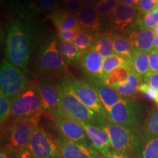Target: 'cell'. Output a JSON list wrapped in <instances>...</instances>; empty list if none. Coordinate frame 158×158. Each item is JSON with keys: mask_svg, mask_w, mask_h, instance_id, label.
I'll use <instances>...</instances> for the list:
<instances>
[{"mask_svg": "<svg viewBox=\"0 0 158 158\" xmlns=\"http://www.w3.org/2000/svg\"><path fill=\"white\" fill-rule=\"evenodd\" d=\"M31 37L29 26L17 19L12 20L7 28L5 59L15 68L26 71L30 61Z\"/></svg>", "mask_w": 158, "mask_h": 158, "instance_id": "1", "label": "cell"}, {"mask_svg": "<svg viewBox=\"0 0 158 158\" xmlns=\"http://www.w3.org/2000/svg\"><path fill=\"white\" fill-rule=\"evenodd\" d=\"M59 109L77 121L102 127L108 122L107 118L99 116L86 106L73 92L60 81L58 86Z\"/></svg>", "mask_w": 158, "mask_h": 158, "instance_id": "2", "label": "cell"}, {"mask_svg": "<svg viewBox=\"0 0 158 158\" xmlns=\"http://www.w3.org/2000/svg\"><path fill=\"white\" fill-rule=\"evenodd\" d=\"M44 114L40 93V83L29 81L21 93L11 100V114L13 119L39 118Z\"/></svg>", "mask_w": 158, "mask_h": 158, "instance_id": "3", "label": "cell"}, {"mask_svg": "<svg viewBox=\"0 0 158 158\" xmlns=\"http://www.w3.org/2000/svg\"><path fill=\"white\" fill-rule=\"evenodd\" d=\"M141 106L132 99H123L108 111V120L122 127L134 130L142 121Z\"/></svg>", "mask_w": 158, "mask_h": 158, "instance_id": "4", "label": "cell"}, {"mask_svg": "<svg viewBox=\"0 0 158 158\" xmlns=\"http://www.w3.org/2000/svg\"><path fill=\"white\" fill-rule=\"evenodd\" d=\"M61 81L71 92L94 113L108 119V113L98 92L91 84L77 80L73 77H64Z\"/></svg>", "mask_w": 158, "mask_h": 158, "instance_id": "5", "label": "cell"}, {"mask_svg": "<svg viewBox=\"0 0 158 158\" xmlns=\"http://www.w3.org/2000/svg\"><path fill=\"white\" fill-rule=\"evenodd\" d=\"M28 82L26 71L15 68L6 59H4L0 69L1 92L12 100L21 93Z\"/></svg>", "mask_w": 158, "mask_h": 158, "instance_id": "6", "label": "cell"}, {"mask_svg": "<svg viewBox=\"0 0 158 158\" xmlns=\"http://www.w3.org/2000/svg\"><path fill=\"white\" fill-rule=\"evenodd\" d=\"M102 128L109 135L111 147L114 151L128 155L138 152L139 143L133 130L109 121Z\"/></svg>", "mask_w": 158, "mask_h": 158, "instance_id": "7", "label": "cell"}, {"mask_svg": "<svg viewBox=\"0 0 158 158\" xmlns=\"http://www.w3.org/2000/svg\"><path fill=\"white\" fill-rule=\"evenodd\" d=\"M39 118L15 119L9 129L10 147L20 152L29 150V146L34 130L38 126Z\"/></svg>", "mask_w": 158, "mask_h": 158, "instance_id": "8", "label": "cell"}, {"mask_svg": "<svg viewBox=\"0 0 158 158\" xmlns=\"http://www.w3.org/2000/svg\"><path fill=\"white\" fill-rule=\"evenodd\" d=\"M29 149L35 158H61L56 140L39 125L31 135Z\"/></svg>", "mask_w": 158, "mask_h": 158, "instance_id": "9", "label": "cell"}, {"mask_svg": "<svg viewBox=\"0 0 158 158\" xmlns=\"http://www.w3.org/2000/svg\"><path fill=\"white\" fill-rule=\"evenodd\" d=\"M59 137L76 143L91 146L86 132L80 122L64 114L59 109L53 116Z\"/></svg>", "mask_w": 158, "mask_h": 158, "instance_id": "10", "label": "cell"}, {"mask_svg": "<svg viewBox=\"0 0 158 158\" xmlns=\"http://www.w3.org/2000/svg\"><path fill=\"white\" fill-rule=\"evenodd\" d=\"M37 66L44 72H64L66 62L58 48L56 41L51 40L42 45L37 59Z\"/></svg>", "mask_w": 158, "mask_h": 158, "instance_id": "11", "label": "cell"}, {"mask_svg": "<svg viewBox=\"0 0 158 158\" xmlns=\"http://www.w3.org/2000/svg\"><path fill=\"white\" fill-rule=\"evenodd\" d=\"M81 68L84 73L91 78L92 84L103 81L102 58L93 48L83 51Z\"/></svg>", "mask_w": 158, "mask_h": 158, "instance_id": "12", "label": "cell"}, {"mask_svg": "<svg viewBox=\"0 0 158 158\" xmlns=\"http://www.w3.org/2000/svg\"><path fill=\"white\" fill-rule=\"evenodd\" d=\"M61 153V158H100L98 152L92 146L84 145L69 141L62 137L56 139Z\"/></svg>", "mask_w": 158, "mask_h": 158, "instance_id": "13", "label": "cell"}, {"mask_svg": "<svg viewBox=\"0 0 158 158\" xmlns=\"http://www.w3.org/2000/svg\"><path fill=\"white\" fill-rule=\"evenodd\" d=\"M128 39L137 51L149 52L154 48L155 32L153 30L144 28L139 23L138 20L135 21L127 31Z\"/></svg>", "mask_w": 158, "mask_h": 158, "instance_id": "14", "label": "cell"}, {"mask_svg": "<svg viewBox=\"0 0 158 158\" xmlns=\"http://www.w3.org/2000/svg\"><path fill=\"white\" fill-rule=\"evenodd\" d=\"M80 122L89 140L91 146L100 155H105L110 152L111 148L110 137L106 130L92 124Z\"/></svg>", "mask_w": 158, "mask_h": 158, "instance_id": "15", "label": "cell"}, {"mask_svg": "<svg viewBox=\"0 0 158 158\" xmlns=\"http://www.w3.org/2000/svg\"><path fill=\"white\" fill-rule=\"evenodd\" d=\"M136 18V7L120 3L110 15V21L115 30L123 32L127 31L128 29L135 22Z\"/></svg>", "mask_w": 158, "mask_h": 158, "instance_id": "16", "label": "cell"}, {"mask_svg": "<svg viewBox=\"0 0 158 158\" xmlns=\"http://www.w3.org/2000/svg\"><path fill=\"white\" fill-rule=\"evenodd\" d=\"M40 93L43 112L52 119L54 114L59 109L58 86L48 80L43 81L40 82Z\"/></svg>", "mask_w": 158, "mask_h": 158, "instance_id": "17", "label": "cell"}, {"mask_svg": "<svg viewBox=\"0 0 158 158\" xmlns=\"http://www.w3.org/2000/svg\"><path fill=\"white\" fill-rule=\"evenodd\" d=\"M76 15L81 29L89 32H94L99 29L100 14L97 11L95 7L85 6L76 13Z\"/></svg>", "mask_w": 158, "mask_h": 158, "instance_id": "18", "label": "cell"}, {"mask_svg": "<svg viewBox=\"0 0 158 158\" xmlns=\"http://www.w3.org/2000/svg\"><path fill=\"white\" fill-rule=\"evenodd\" d=\"M91 85L98 92L107 113L122 99V97L118 94L115 89L108 86L103 81L95 82L91 84Z\"/></svg>", "mask_w": 158, "mask_h": 158, "instance_id": "19", "label": "cell"}, {"mask_svg": "<svg viewBox=\"0 0 158 158\" xmlns=\"http://www.w3.org/2000/svg\"><path fill=\"white\" fill-rule=\"evenodd\" d=\"M51 19L53 21L58 31L80 27L77 16L68 10L54 12L51 15Z\"/></svg>", "mask_w": 158, "mask_h": 158, "instance_id": "20", "label": "cell"}, {"mask_svg": "<svg viewBox=\"0 0 158 158\" xmlns=\"http://www.w3.org/2000/svg\"><path fill=\"white\" fill-rule=\"evenodd\" d=\"M58 48L65 62L73 66L81 64L83 51L75 45L73 41L59 40Z\"/></svg>", "mask_w": 158, "mask_h": 158, "instance_id": "21", "label": "cell"}, {"mask_svg": "<svg viewBox=\"0 0 158 158\" xmlns=\"http://www.w3.org/2000/svg\"><path fill=\"white\" fill-rule=\"evenodd\" d=\"M141 79L131 70L127 80L115 85L113 88L115 89L118 94L122 98L129 99L130 97H133L139 92L138 89L141 85Z\"/></svg>", "mask_w": 158, "mask_h": 158, "instance_id": "22", "label": "cell"}, {"mask_svg": "<svg viewBox=\"0 0 158 158\" xmlns=\"http://www.w3.org/2000/svg\"><path fill=\"white\" fill-rule=\"evenodd\" d=\"M131 70L141 79L150 72L149 52L136 51L131 59Z\"/></svg>", "mask_w": 158, "mask_h": 158, "instance_id": "23", "label": "cell"}, {"mask_svg": "<svg viewBox=\"0 0 158 158\" xmlns=\"http://www.w3.org/2000/svg\"><path fill=\"white\" fill-rule=\"evenodd\" d=\"M111 37L115 54L132 59L137 50L134 48L129 39L118 34L112 35Z\"/></svg>", "mask_w": 158, "mask_h": 158, "instance_id": "24", "label": "cell"}, {"mask_svg": "<svg viewBox=\"0 0 158 158\" xmlns=\"http://www.w3.org/2000/svg\"><path fill=\"white\" fill-rule=\"evenodd\" d=\"M93 48L103 59L113 55L114 51L111 35L109 34L94 35Z\"/></svg>", "mask_w": 158, "mask_h": 158, "instance_id": "25", "label": "cell"}, {"mask_svg": "<svg viewBox=\"0 0 158 158\" xmlns=\"http://www.w3.org/2000/svg\"><path fill=\"white\" fill-rule=\"evenodd\" d=\"M130 72H131V65L119 67L105 76L103 82L108 86L113 87L115 85L127 80Z\"/></svg>", "mask_w": 158, "mask_h": 158, "instance_id": "26", "label": "cell"}, {"mask_svg": "<svg viewBox=\"0 0 158 158\" xmlns=\"http://www.w3.org/2000/svg\"><path fill=\"white\" fill-rule=\"evenodd\" d=\"M125 65H131V59L118 54H113L102 59V71L104 76H107L115 69Z\"/></svg>", "mask_w": 158, "mask_h": 158, "instance_id": "27", "label": "cell"}, {"mask_svg": "<svg viewBox=\"0 0 158 158\" xmlns=\"http://www.w3.org/2000/svg\"><path fill=\"white\" fill-rule=\"evenodd\" d=\"M138 152L140 158H158V137L147 138L145 143L139 145Z\"/></svg>", "mask_w": 158, "mask_h": 158, "instance_id": "28", "label": "cell"}, {"mask_svg": "<svg viewBox=\"0 0 158 158\" xmlns=\"http://www.w3.org/2000/svg\"><path fill=\"white\" fill-rule=\"evenodd\" d=\"M147 138L158 137V109H155L148 116L144 125Z\"/></svg>", "mask_w": 158, "mask_h": 158, "instance_id": "29", "label": "cell"}, {"mask_svg": "<svg viewBox=\"0 0 158 158\" xmlns=\"http://www.w3.org/2000/svg\"><path fill=\"white\" fill-rule=\"evenodd\" d=\"M73 42L81 51H84L93 48L94 37L89 31L81 29L76 35Z\"/></svg>", "mask_w": 158, "mask_h": 158, "instance_id": "30", "label": "cell"}, {"mask_svg": "<svg viewBox=\"0 0 158 158\" xmlns=\"http://www.w3.org/2000/svg\"><path fill=\"white\" fill-rule=\"evenodd\" d=\"M11 114V100L2 92H0V121L2 126Z\"/></svg>", "mask_w": 158, "mask_h": 158, "instance_id": "31", "label": "cell"}, {"mask_svg": "<svg viewBox=\"0 0 158 158\" xmlns=\"http://www.w3.org/2000/svg\"><path fill=\"white\" fill-rule=\"evenodd\" d=\"M118 2V0H100L94 7L100 15H106L111 14L115 10Z\"/></svg>", "mask_w": 158, "mask_h": 158, "instance_id": "32", "label": "cell"}, {"mask_svg": "<svg viewBox=\"0 0 158 158\" xmlns=\"http://www.w3.org/2000/svg\"><path fill=\"white\" fill-rule=\"evenodd\" d=\"M138 20L144 28L153 30L158 23V7Z\"/></svg>", "mask_w": 158, "mask_h": 158, "instance_id": "33", "label": "cell"}, {"mask_svg": "<svg viewBox=\"0 0 158 158\" xmlns=\"http://www.w3.org/2000/svg\"><path fill=\"white\" fill-rule=\"evenodd\" d=\"M138 7L140 13L145 15L157 8V0H140Z\"/></svg>", "mask_w": 158, "mask_h": 158, "instance_id": "34", "label": "cell"}, {"mask_svg": "<svg viewBox=\"0 0 158 158\" xmlns=\"http://www.w3.org/2000/svg\"><path fill=\"white\" fill-rule=\"evenodd\" d=\"M138 91L141 92V93H143L149 100H154L155 102H156V100H157L158 91L151 87L149 84H146V83L141 84V85L139 86Z\"/></svg>", "mask_w": 158, "mask_h": 158, "instance_id": "35", "label": "cell"}, {"mask_svg": "<svg viewBox=\"0 0 158 158\" xmlns=\"http://www.w3.org/2000/svg\"><path fill=\"white\" fill-rule=\"evenodd\" d=\"M81 27H79L75 29H68V30L58 31L57 37H58L59 40L73 41L74 40L76 35L78 34V32L81 30Z\"/></svg>", "mask_w": 158, "mask_h": 158, "instance_id": "36", "label": "cell"}, {"mask_svg": "<svg viewBox=\"0 0 158 158\" xmlns=\"http://www.w3.org/2000/svg\"><path fill=\"white\" fill-rule=\"evenodd\" d=\"M64 3L67 10L70 13H77L84 7V4L80 0H64Z\"/></svg>", "mask_w": 158, "mask_h": 158, "instance_id": "37", "label": "cell"}, {"mask_svg": "<svg viewBox=\"0 0 158 158\" xmlns=\"http://www.w3.org/2000/svg\"><path fill=\"white\" fill-rule=\"evenodd\" d=\"M37 0H17L18 6L19 8L26 12L36 10Z\"/></svg>", "mask_w": 158, "mask_h": 158, "instance_id": "38", "label": "cell"}, {"mask_svg": "<svg viewBox=\"0 0 158 158\" xmlns=\"http://www.w3.org/2000/svg\"><path fill=\"white\" fill-rule=\"evenodd\" d=\"M149 70L152 73H158V51L153 48L149 52Z\"/></svg>", "mask_w": 158, "mask_h": 158, "instance_id": "39", "label": "cell"}, {"mask_svg": "<svg viewBox=\"0 0 158 158\" xmlns=\"http://www.w3.org/2000/svg\"><path fill=\"white\" fill-rule=\"evenodd\" d=\"M143 80L146 84L158 91V73L149 72L144 77Z\"/></svg>", "mask_w": 158, "mask_h": 158, "instance_id": "40", "label": "cell"}, {"mask_svg": "<svg viewBox=\"0 0 158 158\" xmlns=\"http://www.w3.org/2000/svg\"><path fill=\"white\" fill-rule=\"evenodd\" d=\"M40 7L45 11L54 10L58 7L57 0H40Z\"/></svg>", "mask_w": 158, "mask_h": 158, "instance_id": "41", "label": "cell"}, {"mask_svg": "<svg viewBox=\"0 0 158 158\" xmlns=\"http://www.w3.org/2000/svg\"><path fill=\"white\" fill-rule=\"evenodd\" d=\"M100 158H130V155L118 152H110L107 155H101Z\"/></svg>", "mask_w": 158, "mask_h": 158, "instance_id": "42", "label": "cell"}, {"mask_svg": "<svg viewBox=\"0 0 158 158\" xmlns=\"http://www.w3.org/2000/svg\"><path fill=\"white\" fill-rule=\"evenodd\" d=\"M7 157L8 158H23L21 153L17 149L8 146L7 148Z\"/></svg>", "mask_w": 158, "mask_h": 158, "instance_id": "43", "label": "cell"}, {"mask_svg": "<svg viewBox=\"0 0 158 158\" xmlns=\"http://www.w3.org/2000/svg\"><path fill=\"white\" fill-rule=\"evenodd\" d=\"M122 3L127 5L129 6H132V7H138V4H139L140 0H121Z\"/></svg>", "mask_w": 158, "mask_h": 158, "instance_id": "44", "label": "cell"}, {"mask_svg": "<svg viewBox=\"0 0 158 158\" xmlns=\"http://www.w3.org/2000/svg\"><path fill=\"white\" fill-rule=\"evenodd\" d=\"M81 2L84 5H90V4H93L96 2V0H80Z\"/></svg>", "mask_w": 158, "mask_h": 158, "instance_id": "45", "label": "cell"}, {"mask_svg": "<svg viewBox=\"0 0 158 158\" xmlns=\"http://www.w3.org/2000/svg\"><path fill=\"white\" fill-rule=\"evenodd\" d=\"M153 47H154V48L158 49V36H156L155 40H154Z\"/></svg>", "mask_w": 158, "mask_h": 158, "instance_id": "46", "label": "cell"}, {"mask_svg": "<svg viewBox=\"0 0 158 158\" xmlns=\"http://www.w3.org/2000/svg\"><path fill=\"white\" fill-rule=\"evenodd\" d=\"M7 154H6L5 149H2L1 153H0V158H7Z\"/></svg>", "mask_w": 158, "mask_h": 158, "instance_id": "47", "label": "cell"}, {"mask_svg": "<svg viewBox=\"0 0 158 158\" xmlns=\"http://www.w3.org/2000/svg\"><path fill=\"white\" fill-rule=\"evenodd\" d=\"M154 32H155V34L157 35V36H158V23L156 25L155 29H154Z\"/></svg>", "mask_w": 158, "mask_h": 158, "instance_id": "48", "label": "cell"}, {"mask_svg": "<svg viewBox=\"0 0 158 158\" xmlns=\"http://www.w3.org/2000/svg\"><path fill=\"white\" fill-rule=\"evenodd\" d=\"M156 103H157V106H158V98H157V100H156Z\"/></svg>", "mask_w": 158, "mask_h": 158, "instance_id": "49", "label": "cell"}, {"mask_svg": "<svg viewBox=\"0 0 158 158\" xmlns=\"http://www.w3.org/2000/svg\"><path fill=\"white\" fill-rule=\"evenodd\" d=\"M31 158H35V157H31Z\"/></svg>", "mask_w": 158, "mask_h": 158, "instance_id": "50", "label": "cell"}, {"mask_svg": "<svg viewBox=\"0 0 158 158\" xmlns=\"http://www.w3.org/2000/svg\"><path fill=\"white\" fill-rule=\"evenodd\" d=\"M157 2H158V0H157Z\"/></svg>", "mask_w": 158, "mask_h": 158, "instance_id": "51", "label": "cell"}, {"mask_svg": "<svg viewBox=\"0 0 158 158\" xmlns=\"http://www.w3.org/2000/svg\"><path fill=\"white\" fill-rule=\"evenodd\" d=\"M157 51H158V49H157Z\"/></svg>", "mask_w": 158, "mask_h": 158, "instance_id": "52", "label": "cell"}]
</instances>
